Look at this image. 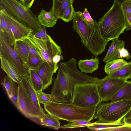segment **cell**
I'll list each match as a JSON object with an SVG mask.
<instances>
[{
	"instance_id": "6",
	"label": "cell",
	"mask_w": 131,
	"mask_h": 131,
	"mask_svg": "<svg viewBox=\"0 0 131 131\" xmlns=\"http://www.w3.org/2000/svg\"><path fill=\"white\" fill-rule=\"evenodd\" d=\"M131 107V99L104 103L97 106L94 119L104 123L121 122Z\"/></svg>"
},
{
	"instance_id": "15",
	"label": "cell",
	"mask_w": 131,
	"mask_h": 131,
	"mask_svg": "<svg viewBox=\"0 0 131 131\" xmlns=\"http://www.w3.org/2000/svg\"><path fill=\"white\" fill-rule=\"evenodd\" d=\"M15 83L7 75L4 77L1 84L4 87L9 99L16 107L18 97V88Z\"/></svg>"
},
{
	"instance_id": "17",
	"label": "cell",
	"mask_w": 131,
	"mask_h": 131,
	"mask_svg": "<svg viewBox=\"0 0 131 131\" xmlns=\"http://www.w3.org/2000/svg\"><path fill=\"white\" fill-rule=\"evenodd\" d=\"M125 41L117 38L112 40L107 53L104 58L103 61L105 63L113 59H117L119 50L124 47Z\"/></svg>"
},
{
	"instance_id": "41",
	"label": "cell",
	"mask_w": 131,
	"mask_h": 131,
	"mask_svg": "<svg viewBox=\"0 0 131 131\" xmlns=\"http://www.w3.org/2000/svg\"><path fill=\"white\" fill-rule=\"evenodd\" d=\"M125 0H114V2L116 3L121 5L123 2Z\"/></svg>"
},
{
	"instance_id": "13",
	"label": "cell",
	"mask_w": 131,
	"mask_h": 131,
	"mask_svg": "<svg viewBox=\"0 0 131 131\" xmlns=\"http://www.w3.org/2000/svg\"><path fill=\"white\" fill-rule=\"evenodd\" d=\"M20 84L23 88L41 117L46 114L41 108L39 101L37 92L30 82L29 75L21 76Z\"/></svg>"
},
{
	"instance_id": "35",
	"label": "cell",
	"mask_w": 131,
	"mask_h": 131,
	"mask_svg": "<svg viewBox=\"0 0 131 131\" xmlns=\"http://www.w3.org/2000/svg\"><path fill=\"white\" fill-rule=\"evenodd\" d=\"M22 40L30 53L39 55L35 47L27 37Z\"/></svg>"
},
{
	"instance_id": "21",
	"label": "cell",
	"mask_w": 131,
	"mask_h": 131,
	"mask_svg": "<svg viewBox=\"0 0 131 131\" xmlns=\"http://www.w3.org/2000/svg\"><path fill=\"white\" fill-rule=\"evenodd\" d=\"M131 99V81L126 80L120 89L110 100L114 102Z\"/></svg>"
},
{
	"instance_id": "18",
	"label": "cell",
	"mask_w": 131,
	"mask_h": 131,
	"mask_svg": "<svg viewBox=\"0 0 131 131\" xmlns=\"http://www.w3.org/2000/svg\"><path fill=\"white\" fill-rule=\"evenodd\" d=\"M99 63L98 58L80 60L78 62L79 68L83 73H91L98 69Z\"/></svg>"
},
{
	"instance_id": "19",
	"label": "cell",
	"mask_w": 131,
	"mask_h": 131,
	"mask_svg": "<svg viewBox=\"0 0 131 131\" xmlns=\"http://www.w3.org/2000/svg\"><path fill=\"white\" fill-rule=\"evenodd\" d=\"M2 69L7 75L15 82L20 84L21 82V76L13 65L6 59L0 57Z\"/></svg>"
},
{
	"instance_id": "26",
	"label": "cell",
	"mask_w": 131,
	"mask_h": 131,
	"mask_svg": "<svg viewBox=\"0 0 131 131\" xmlns=\"http://www.w3.org/2000/svg\"><path fill=\"white\" fill-rule=\"evenodd\" d=\"M29 80L34 89L37 92L42 90L43 84L42 81L36 71L30 69L29 71Z\"/></svg>"
},
{
	"instance_id": "11",
	"label": "cell",
	"mask_w": 131,
	"mask_h": 131,
	"mask_svg": "<svg viewBox=\"0 0 131 131\" xmlns=\"http://www.w3.org/2000/svg\"><path fill=\"white\" fill-rule=\"evenodd\" d=\"M126 80L113 77L109 74L102 79H99L97 83L101 102L110 101Z\"/></svg>"
},
{
	"instance_id": "7",
	"label": "cell",
	"mask_w": 131,
	"mask_h": 131,
	"mask_svg": "<svg viewBox=\"0 0 131 131\" xmlns=\"http://www.w3.org/2000/svg\"><path fill=\"white\" fill-rule=\"evenodd\" d=\"M27 37L32 42L39 55L53 69L55 73L59 68L58 63L63 59L61 47L50 35L47 40L38 39L32 33Z\"/></svg>"
},
{
	"instance_id": "40",
	"label": "cell",
	"mask_w": 131,
	"mask_h": 131,
	"mask_svg": "<svg viewBox=\"0 0 131 131\" xmlns=\"http://www.w3.org/2000/svg\"><path fill=\"white\" fill-rule=\"evenodd\" d=\"M35 0H20V1L23 5L30 8L33 4Z\"/></svg>"
},
{
	"instance_id": "42",
	"label": "cell",
	"mask_w": 131,
	"mask_h": 131,
	"mask_svg": "<svg viewBox=\"0 0 131 131\" xmlns=\"http://www.w3.org/2000/svg\"><path fill=\"white\" fill-rule=\"evenodd\" d=\"M131 80V76H130V77L129 78Z\"/></svg>"
},
{
	"instance_id": "16",
	"label": "cell",
	"mask_w": 131,
	"mask_h": 131,
	"mask_svg": "<svg viewBox=\"0 0 131 131\" xmlns=\"http://www.w3.org/2000/svg\"><path fill=\"white\" fill-rule=\"evenodd\" d=\"M37 19L42 26L52 27L56 24L58 19L52 11H46L42 9L37 16Z\"/></svg>"
},
{
	"instance_id": "24",
	"label": "cell",
	"mask_w": 131,
	"mask_h": 131,
	"mask_svg": "<svg viewBox=\"0 0 131 131\" xmlns=\"http://www.w3.org/2000/svg\"><path fill=\"white\" fill-rule=\"evenodd\" d=\"M128 62L122 58L112 60L106 63L104 70L107 75L120 69L127 63Z\"/></svg>"
},
{
	"instance_id": "34",
	"label": "cell",
	"mask_w": 131,
	"mask_h": 131,
	"mask_svg": "<svg viewBox=\"0 0 131 131\" xmlns=\"http://www.w3.org/2000/svg\"><path fill=\"white\" fill-rule=\"evenodd\" d=\"M32 35L36 38L41 40H47L49 39V35L46 32V27L43 26L39 30L32 33Z\"/></svg>"
},
{
	"instance_id": "12",
	"label": "cell",
	"mask_w": 131,
	"mask_h": 131,
	"mask_svg": "<svg viewBox=\"0 0 131 131\" xmlns=\"http://www.w3.org/2000/svg\"><path fill=\"white\" fill-rule=\"evenodd\" d=\"M18 97L16 107L25 116L41 125V116L26 92L20 84H18Z\"/></svg>"
},
{
	"instance_id": "10",
	"label": "cell",
	"mask_w": 131,
	"mask_h": 131,
	"mask_svg": "<svg viewBox=\"0 0 131 131\" xmlns=\"http://www.w3.org/2000/svg\"><path fill=\"white\" fill-rule=\"evenodd\" d=\"M0 9L2 10L9 24L8 31L4 33L11 46H13L16 41L23 40L33 32L31 29L18 21L5 10Z\"/></svg>"
},
{
	"instance_id": "32",
	"label": "cell",
	"mask_w": 131,
	"mask_h": 131,
	"mask_svg": "<svg viewBox=\"0 0 131 131\" xmlns=\"http://www.w3.org/2000/svg\"><path fill=\"white\" fill-rule=\"evenodd\" d=\"M82 15L83 19L89 26L91 27H94L96 25L97 22L94 21L92 19L87 8H84L83 12L82 13Z\"/></svg>"
},
{
	"instance_id": "4",
	"label": "cell",
	"mask_w": 131,
	"mask_h": 131,
	"mask_svg": "<svg viewBox=\"0 0 131 131\" xmlns=\"http://www.w3.org/2000/svg\"><path fill=\"white\" fill-rule=\"evenodd\" d=\"M102 37L112 40L118 38L126 28V22L120 5L114 2L110 9L97 22Z\"/></svg>"
},
{
	"instance_id": "28",
	"label": "cell",
	"mask_w": 131,
	"mask_h": 131,
	"mask_svg": "<svg viewBox=\"0 0 131 131\" xmlns=\"http://www.w3.org/2000/svg\"><path fill=\"white\" fill-rule=\"evenodd\" d=\"M13 47L23 62L26 64L30 53L23 41L20 40L16 41Z\"/></svg>"
},
{
	"instance_id": "30",
	"label": "cell",
	"mask_w": 131,
	"mask_h": 131,
	"mask_svg": "<svg viewBox=\"0 0 131 131\" xmlns=\"http://www.w3.org/2000/svg\"><path fill=\"white\" fill-rule=\"evenodd\" d=\"M75 13L73 5H71L64 12L61 19L65 22L68 23L73 19Z\"/></svg>"
},
{
	"instance_id": "9",
	"label": "cell",
	"mask_w": 131,
	"mask_h": 131,
	"mask_svg": "<svg viewBox=\"0 0 131 131\" xmlns=\"http://www.w3.org/2000/svg\"><path fill=\"white\" fill-rule=\"evenodd\" d=\"M0 57L8 60L20 76L29 75V69L13 46L9 43L4 33L0 31Z\"/></svg>"
},
{
	"instance_id": "33",
	"label": "cell",
	"mask_w": 131,
	"mask_h": 131,
	"mask_svg": "<svg viewBox=\"0 0 131 131\" xmlns=\"http://www.w3.org/2000/svg\"><path fill=\"white\" fill-rule=\"evenodd\" d=\"M9 24L2 10L0 9V31L5 33L8 31Z\"/></svg>"
},
{
	"instance_id": "2",
	"label": "cell",
	"mask_w": 131,
	"mask_h": 131,
	"mask_svg": "<svg viewBox=\"0 0 131 131\" xmlns=\"http://www.w3.org/2000/svg\"><path fill=\"white\" fill-rule=\"evenodd\" d=\"M81 12H75L73 19L72 27L79 35L83 44L93 55L102 54L109 40L104 38L98 28L97 24L94 27L89 26L83 19Z\"/></svg>"
},
{
	"instance_id": "25",
	"label": "cell",
	"mask_w": 131,
	"mask_h": 131,
	"mask_svg": "<svg viewBox=\"0 0 131 131\" xmlns=\"http://www.w3.org/2000/svg\"><path fill=\"white\" fill-rule=\"evenodd\" d=\"M111 77L127 80L131 76V62L123 67L109 74Z\"/></svg>"
},
{
	"instance_id": "37",
	"label": "cell",
	"mask_w": 131,
	"mask_h": 131,
	"mask_svg": "<svg viewBox=\"0 0 131 131\" xmlns=\"http://www.w3.org/2000/svg\"><path fill=\"white\" fill-rule=\"evenodd\" d=\"M124 12L131 14V0H126L121 5Z\"/></svg>"
},
{
	"instance_id": "38",
	"label": "cell",
	"mask_w": 131,
	"mask_h": 131,
	"mask_svg": "<svg viewBox=\"0 0 131 131\" xmlns=\"http://www.w3.org/2000/svg\"><path fill=\"white\" fill-rule=\"evenodd\" d=\"M122 122L127 125L131 126V107L123 118Z\"/></svg>"
},
{
	"instance_id": "8",
	"label": "cell",
	"mask_w": 131,
	"mask_h": 131,
	"mask_svg": "<svg viewBox=\"0 0 131 131\" xmlns=\"http://www.w3.org/2000/svg\"><path fill=\"white\" fill-rule=\"evenodd\" d=\"M101 102L97 83H79L75 85L71 103L86 107L97 106Z\"/></svg>"
},
{
	"instance_id": "36",
	"label": "cell",
	"mask_w": 131,
	"mask_h": 131,
	"mask_svg": "<svg viewBox=\"0 0 131 131\" xmlns=\"http://www.w3.org/2000/svg\"><path fill=\"white\" fill-rule=\"evenodd\" d=\"M131 57V54H130L127 49L124 48L122 47L119 50L117 59L126 58L129 59Z\"/></svg>"
},
{
	"instance_id": "20",
	"label": "cell",
	"mask_w": 131,
	"mask_h": 131,
	"mask_svg": "<svg viewBox=\"0 0 131 131\" xmlns=\"http://www.w3.org/2000/svg\"><path fill=\"white\" fill-rule=\"evenodd\" d=\"M74 0H52V5L50 10L60 19L65 10L73 5Z\"/></svg>"
},
{
	"instance_id": "31",
	"label": "cell",
	"mask_w": 131,
	"mask_h": 131,
	"mask_svg": "<svg viewBox=\"0 0 131 131\" xmlns=\"http://www.w3.org/2000/svg\"><path fill=\"white\" fill-rule=\"evenodd\" d=\"M39 101L44 105L53 101L50 94H46L41 90L37 92Z\"/></svg>"
},
{
	"instance_id": "23",
	"label": "cell",
	"mask_w": 131,
	"mask_h": 131,
	"mask_svg": "<svg viewBox=\"0 0 131 131\" xmlns=\"http://www.w3.org/2000/svg\"><path fill=\"white\" fill-rule=\"evenodd\" d=\"M59 120L56 117L47 113L40 118L41 125L51 127L58 130L60 127Z\"/></svg>"
},
{
	"instance_id": "3",
	"label": "cell",
	"mask_w": 131,
	"mask_h": 131,
	"mask_svg": "<svg viewBox=\"0 0 131 131\" xmlns=\"http://www.w3.org/2000/svg\"><path fill=\"white\" fill-rule=\"evenodd\" d=\"M97 106L82 107L71 103H62L53 101L44 105L45 111L60 120L69 122L85 120L90 121L94 119Z\"/></svg>"
},
{
	"instance_id": "29",
	"label": "cell",
	"mask_w": 131,
	"mask_h": 131,
	"mask_svg": "<svg viewBox=\"0 0 131 131\" xmlns=\"http://www.w3.org/2000/svg\"><path fill=\"white\" fill-rule=\"evenodd\" d=\"M98 121L93 123L85 120L75 121L69 123L63 126H60V128L63 129L72 128L82 127H87L91 125L98 124Z\"/></svg>"
},
{
	"instance_id": "1",
	"label": "cell",
	"mask_w": 131,
	"mask_h": 131,
	"mask_svg": "<svg viewBox=\"0 0 131 131\" xmlns=\"http://www.w3.org/2000/svg\"><path fill=\"white\" fill-rule=\"evenodd\" d=\"M74 58L59 65L57 77L53 79V83L50 94L53 101L60 103L71 102L73 89L78 83H97L99 79L86 75L77 67Z\"/></svg>"
},
{
	"instance_id": "39",
	"label": "cell",
	"mask_w": 131,
	"mask_h": 131,
	"mask_svg": "<svg viewBox=\"0 0 131 131\" xmlns=\"http://www.w3.org/2000/svg\"><path fill=\"white\" fill-rule=\"evenodd\" d=\"M124 13L126 22V29L131 30V14Z\"/></svg>"
},
{
	"instance_id": "22",
	"label": "cell",
	"mask_w": 131,
	"mask_h": 131,
	"mask_svg": "<svg viewBox=\"0 0 131 131\" xmlns=\"http://www.w3.org/2000/svg\"><path fill=\"white\" fill-rule=\"evenodd\" d=\"M98 124L87 127L89 129L94 130L114 131L115 129L126 125L123 122L104 123L98 121Z\"/></svg>"
},
{
	"instance_id": "5",
	"label": "cell",
	"mask_w": 131,
	"mask_h": 131,
	"mask_svg": "<svg viewBox=\"0 0 131 131\" xmlns=\"http://www.w3.org/2000/svg\"><path fill=\"white\" fill-rule=\"evenodd\" d=\"M0 9L5 10L15 19L31 29L33 32L42 26L37 17L30 9L18 0H0Z\"/></svg>"
},
{
	"instance_id": "14",
	"label": "cell",
	"mask_w": 131,
	"mask_h": 131,
	"mask_svg": "<svg viewBox=\"0 0 131 131\" xmlns=\"http://www.w3.org/2000/svg\"><path fill=\"white\" fill-rule=\"evenodd\" d=\"M41 79L43 84L42 90L47 89L53 81L52 77L54 71L47 62H44L40 67L35 70Z\"/></svg>"
},
{
	"instance_id": "27",
	"label": "cell",
	"mask_w": 131,
	"mask_h": 131,
	"mask_svg": "<svg viewBox=\"0 0 131 131\" xmlns=\"http://www.w3.org/2000/svg\"><path fill=\"white\" fill-rule=\"evenodd\" d=\"M44 62L39 55L30 53L26 64L30 69L36 70Z\"/></svg>"
}]
</instances>
